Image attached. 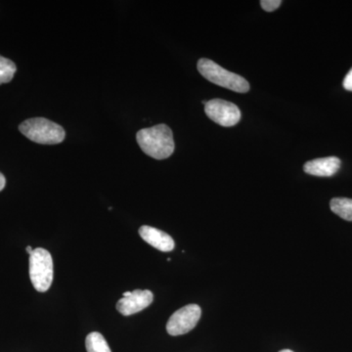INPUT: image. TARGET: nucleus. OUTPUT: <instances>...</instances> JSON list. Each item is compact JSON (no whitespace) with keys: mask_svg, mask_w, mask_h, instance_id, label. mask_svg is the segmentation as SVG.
I'll return each instance as SVG.
<instances>
[{"mask_svg":"<svg viewBox=\"0 0 352 352\" xmlns=\"http://www.w3.org/2000/svg\"><path fill=\"white\" fill-rule=\"evenodd\" d=\"M136 139L142 151L154 159H168L175 152L173 131L166 124L141 129Z\"/></svg>","mask_w":352,"mask_h":352,"instance_id":"f257e3e1","label":"nucleus"},{"mask_svg":"<svg viewBox=\"0 0 352 352\" xmlns=\"http://www.w3.org/2000/svg\"><path fill=\"white\" fill-rule=\"evenodd\" d=\"M19 129L25 138L38 144H59L63 142L66 135L63 127L43 118L25 120L20 124Z\"/></svg>","mask_w":352,"mask_h":352,"instance_id":"f03ea898","label":"nucleus"},{"mask_svg":"<svg viewBox=\"0 0 352 352\" xmlns=\"http://www.w3.org/2000/svg\"><path fill=\"white\" fill-rule=\"evenodd\" d=\"M198 71L208 82L227 88L232 91L245 94L249 91L250 85L245 78L237 74L231 73L207 58H201L198 62Z\"/></svg>","mask_w":352,"mask_h":352,"instance_id":"7ed1b4c3","label":"nucleus"},{"mask_svg":"<svg viewBox=\"0 0 352 352\" xmlns=\"http://www.w3.org/2000/svg\"><path fill=\"white\" fill-rule=\"evenodd\" d=\"M53 259L50 252L36 248L30 254V278L34 288L39 293L48 291L53 281Z\"/></svg>","mask_w":352,"mask_h":352,"instance_id":"20e7f679","label":"nucleus"},{"mask_svg":"<svg viewBox=\"0 0 352 352\" xmlns=\"http://www.w3.org/2000/svg\"><path fill=\"white\" fill-rule=\"evenodd\" d=\"M201 307L198 305H188L176 310L166 324V331L170 336H182L193 330L200 320Z\"/></svg>","mask_w":352,"mask_h":352,"instance_id":"39448f33","label":"nucleus"},{"mask_svg":"<svg viewBox=\"0 0 352 352\" xmlns=\"http://www.w3.org/2000/svg\"><path fill=\"white\" fill-rule=\"evenodd\" d=\"M205 112L212 122L221 126H235L241 120L240 109L235 104L222 99L207 101Z\"/></svg>","mask_w":352,"mask_h":352,"instance_id":"423d86ee","label":"nucleus"},{"mask_svg":"<svg viewBox=\"0 0 352 352\" xmlns=\"http://www.w3.org/2000/svg\"><path fill=\"white\" fill-rule=\"evenodd\" d=\"M154 296L149 289H135L126 298H120L117 302V310L124 316H129L142 311L149 307Z\"/></svg>","mask_w":352,"mask_h":352,"instance_id":"0eeeda50","label":"nucleus"},{"mask_svg":"<svg viewBox=\"0 0 352 352\" xmlns=\"http://www.w3.org/2000/svg\"><path fill=\"white\" fill-rule=\"evenodd\" d=\"M139 235L148 244L159 251L168 252L175 249V241L168 233L154 227L144 226L139 229Z\"/></svg>","mask_w":352,"mask_h":352,"instance_id":"6e6552de","label":"nucleus"},{"mask_svg":"<svg viewBox=\"0 0 352 352\" xmlns=\"http://www.w3.org/2000/svg\"><path fill=\"white\" fill-rule=\"evenodd\" d=\"M340 168V160L337 157H320L307 162L303 166V170L307 175L330 177L335 175Z\"/></svg>","mask_w":352,"mask_h":352,"instance_id":"1a4fd4ad","label":"nucleus"},{"mask_svg":"<svg viewBox=\"0 0 352 352\" xmlns=\"http://www.w3.org/2000/svg\"><path fill=\"white\" fill-rule=\"evenodd\" d=\"M330 207L333 214L339 215L340 219L352 221V199L333 198Z\"/></svg>","mask_w":352,"mask_h":352,"instance_id":"9d476101","label":"nucleus"},{"mask_svg":"<svg viewBox=\"0 0 352 352\" xmlns=\"http://www.w3.org/2000/svg\"><path fill=\"white\" fill-rule=\"evenodd\" d=\"M87 352H112L107 340L98 332L88 333L85 340Z\"/></svg>","mask_w":352,"mask_h":352,"instance_id":"9b49d317","label":"nucleus"},{"mask_svg":"<svg viewBox=\"0 0 352 352\" xmlns=\"http://www.w3.org/2000/svg\"><path fill=\"white\" fill-rule=\"evenodd\" d=\"M17 68L11 60L0 55V85L8 83L13 80Z\"/></svg>","mask_w":352,"mask_h":352,"instance_id":"f8f14e48","label":"nucleus"},{"mask_svg":"<svg viewBox=\"0 0 352 352\" xmlns=\"http://www.w3.org/2000/svg\"><path fill=\"white\" fill-rule=\"evenodd\" d=\"M281 4V0H261V6L263 10L267 11V12H273V11L279 8Z\"/></svg>","mask_w":352,"mask_h":352,"instance_id":"ddd939ff","label":"nucleus"},{"mask_svg":"<svg viewBox=\"0 0 352 352\" xmlns=\"http://www.w3.org/2000/svg\"><path fill=\"white\" fill-rule=\"evenodd\" d=\"M344 87L349 91H352V68L351 71L347 73L346 78L344 80Z\"/></svg>","mask_w":352,"mask_h":352,"instance_id":"4468645a","label":"nucleus"},{"mask_svg":"<svg viewBox=\"0 0 352 352\" xmlns=\"http://www.w3.org/2000/svg\"><path fill=\"white\" fill-rule=\"evenodd\" d=\"M6 177H4V175H2L1 173H0V191H2V190L4 189V187H6Z\"/></svg>","mask_w":352,"mask_h":352,"instance_id":"2eb2a0df","label":"nucleus"},{"mask_svg":"<svg viewBox=\"0 0 352 352\" xmlns=\"http://www.w3.org/2000/svg\"><path fill=\"white\" fill-rule=\"evenodd\" d=\"M25 251H27L28 254H32V252H34V250L32 249L31 245H28L27 249H25Z\"/></svg>","mask_w":352,"mask_h":352,"instance_id":"dca6fc26","label":"nucleus"},{"mask_svg":"<svg viewBox=\"0 0 352 352\" xmlns=\"http://www.w3.org/2000/svg\"><path fill=\"white\" fill-rule=\"evenodd\" d=\"M131 294V292H126V293L122 294V296H124V298H126V296H129Z\"/></svg>","mask_w":352,"mask_h":352,"instance_id":"f3484780","label":"nucleus"},{"mask_svg":"<svg viewBox=\"0 0 352 352\" xmlns=\"http://www.w3.org/2000/svg\"><path fill=\"white\" fill-rule=\"evenodd\" d=\"M279 352H294V351H291V349H283V351H281Z\"/></svg>","mask_w":352,"mask_h":352,"instance_id":"a211bd4d","label":"nucleus"}]
</instances>
